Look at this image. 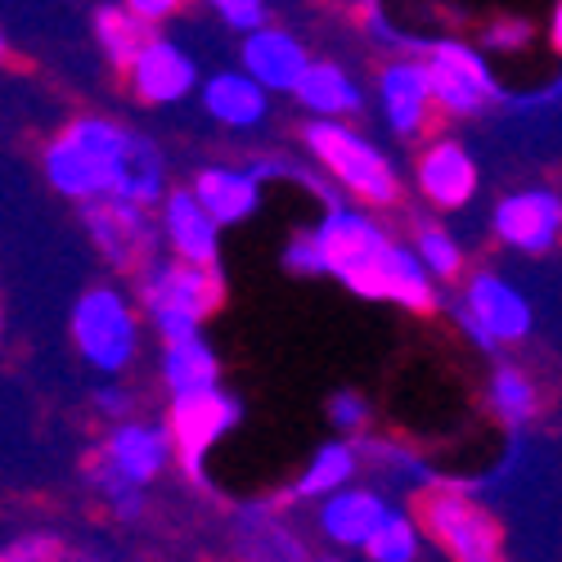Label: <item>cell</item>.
Here are the masks:
<instances>
[{
  "mask_svg": "<svg viewBox=\"0 0 562 562\" xmlns=\"http://www.w3.org/2000/svg\"><path fill=\"white\" fill-rule=\"evenodd\" d=\"M324 274L342 289L369 302H392L414 315H432L441 306V279L424 266L414 244H401L396 234L373 216L364 203H329L324 216L311 225Z\"/></svg>",
  "mask_w": 562,
  "mask_h": 562,
  "instance_id": "6da1fadb",
  "label": "cell"
},
{
  "mask_svg": "<svg viewBox=\"0 0 562 562\" xmlns=\"http://www.w3.org/2000/svg\"><path fill=\"white\" fill-rule=\"evenodd\" d=\"M139 145H145V135L126 131L113 117H100V113L72 117L64 131H55L41 145L45 184L77 207L95 199H122Z\"/></svg>",
  "mask_w": 562,
  "mask_h": 562,
  "instance_id": "7a4b0ae2",
  "label": "cell"
},
{
  "mask_svg": "<svg viewBox=\"0 0 562 562\" xmlns=\"http://www.w3.org/2000/svg\"><path fill=\"white\" fill-rule=\"evenodd\" d=\"M306 158L319 167L324 180L338 184V194L383 212L401 203V176L392 167V158L373 145L369 135L351 131V122L342 117H311L297 126Z\"/></svg>",
  "mask_w": 562,
  "mask_h": 562,
  "instance_id": "3957f363",
  "label": "cell"
},
{
  "mask_svg": "<svg viewBox=\"0 0 562 562\" xmlns=\"http://www.w3.org/2000/svg\"><path fill=\"white\" fill-rule=\"evenodd\" d=\"M221 302H225L221 266L180 261L167 252L154 270L139 274V306H145V319L154 324L162 342L203 334V324L221 311Z\"/></svg>",
  "mask_w": 562,
  "mask_h": 562,
  "instance_id": "277c9868",
  "label": "cell"
},
{
  "mask_svg": "<svg viewBox=\"0 0 562 562\" xmlns=\"http://www.w3.org/2000/svg\"><path fill=\"white\" fill-rule=\"evenodd\" d=\"M68 338L90 369L117 379L139 360L145 306H135L117 284H90L68 311Z\"/></svg>",
  "mask_w": 562,
  "mask_h": 562,
  "instance_id": "5b68a950",
  "label": "cell"
},
{
  "mask_svg": "<svg viewBox=\"0 0 562 562\" xmlns=\"http://www.w3.org/2000/svg\"><path fill=\"white\" fill-rule=\"evenodd\" d=\"M77 212H81V229L90 234V244H95V252L113 274L139 279L167 257L162 221L154 216V207L131 199H95L81 203Z\"/></svg>",
  "mask_w": 562,
  "mask_h": 562,
  "instance_id": "8992f818",
  "label": "cell"
},
{
  "mask_svg": "<svg viewBox=\"0 0 562 562\" xmlns=\"http://www.w3.org/2000/svg\"><path fill=\"white\" fill-rule=\"evenodd\" d=\"M414 518L450 562H482V558H495L504 544L499 518L459 486L414 491Z\"/></svg>",
  "mask_w": 562,
  "mask_h": 562,
  "instance_id": "52a82bcc",
  "label": "cell"
},
{
  "mask_svg": "<svg viewBox=\"0 0 562 562\" xmlns=\"http://www.w3.org/2000/svg\"><path fill=\"white\" fill-rule=\"evenodd\" d=\"M454 324L477 351H495V347H518L522 338H531L536 311L527 293L518 284H508L499 270H473V274H463Z\"/></svg>",
  "mask_w": 562,
  "mask_h": 562,
  "instance_id": "ba28073f",
  "label": "cell"
},
{
  "mask_svg": "<svg viewBox=\"0 0 562 562\" xmlns=\"http://www.w3.org/2000/svg\"><path fill=\"white\" fill-rule=\"evenodd\" d=\"M405 50L428 64L446 122L482 117L486 109L499 104V81H495L486 55H482V45H468V41H405Z\"/></svg>",
  "mask_w": 562,
  "mask_h": 562,
  "instance_id": "9c48e42d",
  "label": "cell"
},
{
  "mask_svg": "<svg viewBox=\"0 0 562 562\" xmlns=\"http://www.w3.org/2000/svg\"><path fill=\"white\" fill-rule=\"evenodd\" d=\"M373 95H379V113H383L387 131L396 139H405V145L424 139L428 131H437L446 122L428 64L409 50H396L387 64H379V72H373Z\"/></svg>",
  "mask_w": 562,
  "mask_h": 562,
  "instance_id": "30bf717a",
  "label": "cell"
},
{
  "mask_svg": "<svg viewBox=\"0 0 562 562\" xmlns=\"http://www.w3.org/2000/svg\"><path fill=\"white\" fill-rule=\"evenodd\" d=\"M239 418H244V405L234 401L225 387H203V392H180L171 396L167 405V428L176 437V463L184 468V477H190L194 486L207 482V450L239 428Z\"/></svg>",
  "mask_w": 562,
  "mask_h": 562,
  "instance_id": "8fae6325",
  "label": "cell"
},
{
  "mask_svg": "<svg viewBox=\"0 0 562 562\" xmlns=\"http://www.w3.org/2000/svg\"><path fill=\"white\" fill-rule=\"evenodd\" d=\"M491 234L522 257H544L562 248V190L553 184H522L499 194L491 207Z\"/></svg>",
  "mask_w": 562,
  "mask_h": 562,
  "instance_id": "7c38bea8",
  "label": "cell"
},
{
  "mask_svg": "<svg viewBox=\"0 0 562 562\" xmlns=\"http://www.w3.org/2000/svg\"><path fill=\"white\" fill-rule=\"evenodd\" d=\"M477 158L468 154V145L459 135H432L414 158V190L424 194L428 207L437 212H463L477 199Z\"/></svg>",
  "mask_w": 562,
  "mask_h": 562,
  "instance_id": "4fadbf2b",
  "label": "cell"
},
{
  "mask_svg": "<svg viewBox=\"0 0 562 562\" xmlns=\"http://www.w3.org/2000/svg\"><path fill=\"white\" fill-rule=\"evenodd\" d=\"M95 459L117 473L131 486H149L167 473V463L176 459V437L167 424H149V418H122L113 424V432L104 437V446L95 450Z\"/></svg>",
  "mask_w": 562,
  "mask_h": 562,
  "instance_id": "5bb4252c",
  "label": "cell"
},
{
  "mask_svg": "<svg viewBox=\"0 0 562 562\" xmlns=\"http://www.w3.org/2000/svg\"><path fill=\"white\" fill-rule=\"evenodd\" d=\"M126 86H131V95L139 104H154V109L180 104L184 95H194V90H199V64H194V55L184 50L180 41L154 32L149 45L139 50L135 68L126 72Z\"/></svg>",
  "mask_w": 562,
  "mask_h": 562,
  "instance_id": "9a60e30c",
  "label": "cell"
},
{
  "mask_svg": "<svg viewBox=\"0 0 562 562\" xmlns=\"http://www.w3.org/2000/svg\"><path fill=\"white\" fill-rule=\"evenodd\" d=\"M396 504L383 495V491H373V486H342V491H334V495H324L319 499V513H315V527H319V536L329 540L334 549H342V553H360L369 540H373V531H379L383 522H387V513H392Z\"/></svg>",
  "mask_w": 562,
  "mask_h": 562,
  "instance_id": "2e32d148",
  "label": "cell"
},
{
  "mask_svg": "<svg viewBox=\"0 0 562 562\" xmlns=\"http://www.w3.org/2000/svg\"><path fill=\"white\" fill-rule=\"evenodd\" d=\"M158 221H162V239L167 252L180 261H199V266H221V221L203 207V199L184 184V190H167V199L158 203Z\"/></svg>",
  "mask_w": 562,
  "mask_h": 562,
  "instance_id": "e0dca14e",
  "label": "cell"
},
{
  "mask_svg": "<svg viewBox=\"0 0 562 562\" xmlns=\"http://www.w3.org/2000/svg\"><path fill=\"white\" fill-rule=\"evenodd\" d=\"M239 59L270 90V95H293L297 81L311 68V50H306V45L289 27H274V23H261V27L244 32Z\"/></svg>",
  "mask_w": 562,
  "mask_h": 562,
  "instance_id": "ac0fdd59",
  "label": "cell"
},
{
  "mask_svg": "<svg viewBox=\"0 0 562 562\" xmlns=\"http://www.w3.org/2000/svg\"><path fill=\"white\" fill-rule=\"evenodd\" d=\"M199 100H203V113L229 131H252L266 122L270 113V90L248 72V68H225V72H212L203 86H199Z\"/></svg>",
  "mask_w": 562,
  "mask_h": 562,
  "instance_id": "d6986e66",
  "label": "cell"
},
{
  "mask_svg": "<svg viewBox=\"0 0 562 562\" xmlns=\"http://www.w3.org/2000/svg\"><path fill=\"white\" fill-rule=\"evenodd\" d=\"M190 190L203 199V207L221 221V225H244L257 216L261 207V171L257 167H199Z\"/></svg>",
  "mask_w": 562,
  "mask_h": 562,
  "instance_id": "ffe728a7",
  "label": "cell"
},
{
  "mask_svg": "<svg viewBox=\"0 0 562 562\" xmlns=\"http://www.w3.org/2000/svg\"><path fill=\"white\" fill-rule=\"evenodd\" d=\"M293 100L311 113V117H360L364 113V90L360 81L338 64V59H311L306 77L297 81Z\"/></svg>",
  "mask_w": 562,
  "mask_h": 562,
  "instance_id": "44dd1931",
  "label": "cell"
},
{
  "mask_svg": "<svg viewBox=\"0 0 562 562\" xmlns=\"http://www.w3.org/2000/svg\"><path fill=\"white\" fill-rule=\"evenodd\" d=\"M158 379H162L167 396H180V392H203V387H221V360H216V351H212V342H207L203 334L171 338V342H162Z\"/></svg>",
  "mask_w": 562,
  "mask_h": 562,
  "instance_id": "7402d4cb",
  "label": "cell"
},
{
  "mask_svg": "<svg viewBox=\"0 0 562 562\" xmlns=\"http://www.w3.org/2000/svg\"><path fill=\"white\" fill-rule=\"evenodd\" d=\"M360 468H364V450L356 446V437L324 441V446L306 459L302 473H297L293 495H297V499H324V495L351 486V482L360 477Z\"/></svg>",
  "mask_w": 562,
  "mask_h": 562,
  "instance_id": "603a6c76",
  "label": "cell"
},
{
  "mask_svg": "<svg viewBox=\"0 0 562 562\" xmlns=\"http://www.w3.org/2000/svg\"><path fill=\"white\" fill-rule=\"evenodd\" d=\"M90 23H95V41H100V50L109 55V64H113L122 77L135 68L139 50H145L149 36L158 32L154 23L139 19V14L126 5V0H122V5H100Z\"/></svg>",
  "mask_w": 562,
  "mask_h": 562,
  "instance_id": "cb8c5ba5",
  "label": "cell"
},
{
  "mask_svg": "<svg viewBox=\"0 0 562 562\" xmlns=\"http://www.w3.org/2000/svg\"><path fill=\"white\" fill-rule=\"evenodd\" d=\"M486 409L499 418L504 428H527L540 414V387L527 369L518 364H495L486 379Z\"/></svg>",
  "mask_w": 562,
  "mask_h": 562,
  "instance_id": "d4e9b609",
  "label": "cell"
},
{
  "mask_svg": "<svg viewBox=\"0 0 562 562\" xmlns=\"http://www.w3.org/2000/svg\"><path fill=\"white\" fill-rule=\"evenodd\" d=\"M418 549H424V527H418L414 508H392L360 553L364 562H418Z\"/></svg>",
  "mask_w": 562,
  "mask_h": 562,
  "instance_id": "484cf974",
  "label": "cell"
},
{
  "mask_svg": "<svg viewBox=\"0 0 562 562\" xmlns=\"http://www.w3.org/2000/svg\"><path fill=\"white\" fill-rule=\"evenodd\" d=\"M414 252L424 257V266L441 279V284H459V274H463V266H468L463 244L454 239L446 225H437V221H418V225H414Z\"/></svg>",
  "mask_w": 562,
  "mask_h": 562,
  "instance_id": "4316f807",
  "label": "cell"
},
{
  "mask_svg": "<svg viewBox=\"0 0 562 562\" xmlns=\"http://www.w3.org/2000/svg\"><path fill=\"white\" fill-rule=\"evenodd\" d=\"M531 41H536V23L522 14H495L482 27V50H495V55H522Z\"/></svg>",
  "mask_w": 562,
  "mask_h": 562,
  "instance_id": "83f0119b",
  "label": "cell"
},
{
  "mask_svg": "<svg viewBox=\"0 0 562 562\" xmlns=\"http://www.w3.org/2000/svg\"><path fill=\"white\" fill-rule=\"evenodd\" d=\"M369 418H373V409H369V401L360 392H334L329 396V424L342 437H360L369 428Z\"/></svg>",
  "mask_w": 562,
  "mask_h": 562,
  "instance_id": "f1b7e54d",
  "label": "cell"
},
{
  "mask_svg": "<svg viewBox=\"0 0 562 562\" xmlns=\"http://www.w3.org/2000/svg\"><path fill=\"white\" fill-rule=\"evenodd\" d=\"M284 270L297 274V279H311V274H324V261H319V244L311 229H297L293 244L284 248Z\"/></svg>",
  "mask_w": 562,
  "mask_h": 562,
  "instance_id": "f546056e",
  "label": "cell"
},
{
  "mask_svg": "<svg viewBox=\"0 0 562 562\" xmlns=\"http://www.w3.org/2000/svg\"><path fill=\"white\" fill-rule=\"evenodd\" d=\"M207 5L225 19V27L234 32H252L266 23V0H207Z\"/></svg>",
  "mask_w": 562,
  "mask_h": 562,
  "instance_id": "4dcf8cb0",
  "label": "cell"
},
{
  "mask_svg": "<svg viewBox=\"0 0 562 562\" xmlns=\"http://www.w3.org/2000/svg\"><path fill=\"white\" fill-rule=\"evenodd\" d=\"M95 409H100V418H109V424H122V418H135V396L122 383H100Z\"/></svg>",
  "mask_w": 562,
  "mask_h": 562,
  "instance_id": "1f68e13d",
  "label": "cell"
},
{
  "mask_svg": "<svg viewBox=\"0 0 562 562\" xmlns=\"http://www.w3.org/2000/svg\"><path fill=\"white\" fill-rule=\"evenodd\" d=\"M59 540L50 536H23L19 544L5 549V562H59Z\"/></svg>",
  "mask_w": 562,
  "mask_h": 562,
  "instance_id": "d6a6232c",
  "label": "cell"
},
{
  "mask_svg": "<svg viewBox=\"0 0 562 562\" xmlns=\"http://www.w3.org/2000/svg\"><path fill=\"white\" fill-rule=\"evenodd\" d=\"M126 5L139 14V19H145V23H167L171 14H180L184 10V0H126Z\"/></svg>",
  "mask_w": 562,
  "mask_h": 562,
  "instance_id": "836d02e7",
  "label": "cell"
},
{
  "mask_svg": "<svg viewBox=\"0 0 562 562\" xmlns=\"http://www.w3.org/2000/svg\"><path fill=\"white\" fill-rule=\"evenodd\" d=\"M549 41H553V50L562 55V0L553 5V19H549Z\"/></svg>",
  "mask_w": 562,
  "mask_h": 562,
  "instance_id": "e575fe53",
  "label": "cell"
},
{
  "mask_svg": "<svg viewBox=\"0 0 562 562\" xmlns=\"http://www.w3.org/2000/svg\"><path fill=\"white\" fill-rule=\"evenodd\" d=\"M482 562H504V558H499V553H495V558H482Z\"/></svg>",
  "mask_w": 562,
  "mask_h": 562,
  "instance_id": "d590c367",
  "label": "cell"
},
{
  "mask_svg": "<svg viewBox=\"0 0 562 562\" xmlns=\"http://www.w3.org/2000/svg\"><path fill=\"white\" fill-rule=\"evenodd\" d=\"M319 562H342V558H319Z\"/></svg>",
  "mask_w": 562,
  "mask_h": 562,
  "instance_id": "8d00e7d4",
  "label": "cell"
}]
</instances>
